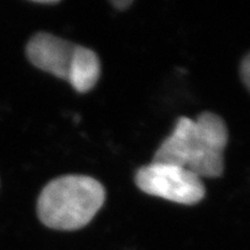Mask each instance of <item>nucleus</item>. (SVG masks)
Returning <instances> with one entry per match:
<instances>
[{"mask_svg":"<svg viewBox=\"0 0 250 250\" xmlns=\"http://www.w3.org/2000/svg\"><path fill=\"white\" fill-rule=\"evenodd\" d=\"M227 143V125L217 114L205 111L196 120L180 117L153 161L182 166L199 179H217L224 174Z\"/></svg>","mask_w":250,"mask_h":250,"instance_id":"1","label":"nucleus"},{"mask_svg":"<svg viewBox=\"0 0 250 250\" xmlns=\"http://www.w3.org/2000/svg\"><path fill=\"white\" fill-rule=\"evenodd\" d=\"M105 201V189L85 175H65L50 181L37 199V215L46 227L74 230L85 227Z\"/></svg>","mask_w":250,"mask_h":250,"instance_id":"2","label":"nucleus"},{"mask_svg":"<svg viewBox=\"0 0 250 250\" xmlns=\"http://www.w3.org/2000/svg\"><path fill=\"white\" fill-rule=\"evenodd\" d=\"M26 55L34 66L66 80L78 93L93 89L101 74V62L93 50L44 31L29 40Z\"/></svg>","mask_w":250,"mask_h":250,"instance_id":"3","label":"nucleus"},{"mask_svg":"<svg viewBox=\"0 0 250 250\" xmlns=\"http://www.w3.org/2000/svg\"><path fill=\"white\" fill-rule=\"evenodd\" d=\"M137 187L151 196L183 205H193L205 197L202 179L182 166L152 161L137 170Z\"/></svg>","mask_w":250,"mask_h":250,"instance_id":"4","label":"nucleus"},{"mask_svg":"<svg viewBox=\"0 0 250 250\" xmlns=\"http://www.w3.org/2000/svg\"><path fill=\"white\" fill-rule=\"evenodd\" d=\"M240 76L245 86L250 92V52L242 59L241 65H240Z\"/></svg>","mask_w":250,"mask_h":250,"instance_id":"5","label":"nucleus"},{"mask_svg":"<svg viewBox=\"0 0 250 250\" xmlns=\"http://www.w3.org/2000/svg\"><path fill=\"white\" fill-rule=\"evenodd\" d=\"M132 4V1H127V0H122V1H112V5L116 6L118 9H125L127 6Z\"/></svg>","mask_w":250,"mask_h":250,"instance_id":"6","label":"nucleus"},{"mask_svg":"<svg viewBox=\"0 0 250 250\" xmlns=\"http://www.w3.org/2000/svg\"><path fill=\"white\" fill-rule=\"evenodd\" d=\"M36 4H43V5H55V4H58L59 1H57V0H56V1H48V0H46V1H40V0H36Z\"/></svg>","mask_w":250,"mask_h":250,"instance_id":"7","label":"nucleus"}]
</instances>
